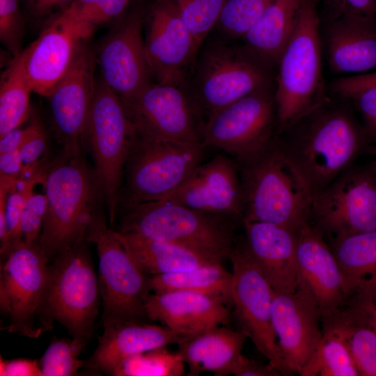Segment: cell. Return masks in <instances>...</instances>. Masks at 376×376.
Wrapping results in <instances>:
<instances>
[{"mask_svg":"<svg viewBox=\"0 0 376 376\" xmlns=\"http://www.w3.org/2000/svg\"><path fill=\"white\" fill-rule=\"evenodd\" d=\"M321 314L308 288L301 282L292 292L274 291L272 323L285 368L299 374L323 336Z\"/></svg>","mask_w":376,"mask_h":376,"instance_id":"19","label":"cell"},{"mask_svg":"<svg viewBox=\"0 0 376 376\" xmlns=\"http://www.w3.org/2000/svg\"><path fill=\"white\" fill-rule=\"evenodd\" d=\"M87 242L95 244L98 254L102 320L147 322L149 276L133 260L120 233L108 228L104 219L92 229Z\"/></svg>","mask_w":376,"mask_h":376,"instance_id":"12","label":"cell"},{"mask_svg":"<svg viewBox=\"0 0 376 376\" xmlns=\"http://www.w3.org/2000/svg\"><path fill=\"white\" fill-rule=\"evenodd\" d=\"M233 159L243 194L242 221L267 222L297 233L309 221L311 196L282 153L276 136Z\"/></svg>","mask_w":376,"mask_h":376,"instance_id":"3","label":"cell"},{"mask_svg":"<svg viewBox=\"0 0 376 376\" xmlns=\"http://www.w3.org/2000/svg\"><path fill=\"white\" fill-rule=\"evenodd\" d=\"M337 15L352 14L376 21V0H334Z\"/></svg>","mask_w":376,"mask_h":376,"instance_id":"47","label":"cell"},{"mask_svg":"<svg viewBox=\"0 0 376 376\" xmlns=\"http://www.w3.org/2000/svg\"><path fill=\"white\" fill-rule=\"evenodd\" d=\"M274 0H227L215 27L221 36L241 40Z\"/></svg>","mask_w":376,"mask_h":376,"instance_id":"37","label":"cell"},{"mask_svg":"<svg viewBox=\"0 0 376 376\" xmlns=\"http://www.w3.org/2000/svg\"><path fill=\"white\" fill-rule=\"evenodd\" d=\"M334 313L376 332V284L354 291Z\"/></svg>","mask_w":376,"mask_h":376,"instance_id":"41","label":"cell"},{"mask_svg":"<svg viewBox=\"0 0 376 376\" xmlns=\"http://www.w3.org/2000/svg\"><path fill=\"white\" fill-rule=\"evenodd\" d=\"M136 136L120 98L101 79L96 81L84 141L91 150L111 225L118 209L125 162Z\"/></svg>","mask_w":376,"mask_h":376,"instance_id":"9","label":"cell"},{"mask_svg":"<svg viewBox=\"0 0 376 376\" xmlns=\"http://www.w3.org/2000/svg\"><path fill=\"white\" fill-rule=\"evenodd\" d=\"M25 132L26 128L19 126L0 136V154L20 148Z\"/></svg>","mask_w":376,"mask_h":376,"instance_id":"50","label":"cell"},{"mask_svg":"<svg viewBox=\"0 0 376 376\" xmlns=\"http://www.w3.org/2000/svg\"><path fill=\"white\" fill-rule=\"evenodd\" d=\"M22 35L17 0H0V39L14 57L22 52Z\"/></svg>","mask_w":376,"mask_h":376,"instance_id":"42","label":"cell"},{"mask_svg":"<svg viewBox=\"0 0 376 376\" xmlns=\"http://www.w3.org/2000/svg\"><path fill=\"white\" fill-rule=\"evenodd\" d=\"M309 221L328 244L376 230V159L353 164L313 194Z\"/></svg>","mask_w":376,"mask_h":376,"instance_id":"10","label":"cell"},{"mask_svg":"<svg viewBox=\"0 0 376 376\" xmlns=\"http://www.w3.org/2000/svg\"><path fill=\"white\" fill-rule=\"evenodd\" d=\"M324 31L327 58L333 72L357 75L376 71V21L336 15Z\"/></svg>","mask_w":376,"mask_h":376,"instance_id":"26","label":"cell"},{"mask_svg":"<svg viewBox=\"0 0 376 376\" xmlns=\"http://www.w3.org/2000/svg\"><path fill=\"white\" fill-rule=\"evenodd\" d=\"M103 333L84 366L112 375L127 358L154 348L178 344L183 337L162 325L102 319Z\"/></svg>","mask_w":376,"mask_h":376,"instance_id":"24","label":"cell"},{"mask_svg":"<svg viewBox=\"0 0 376 376\" xmlns=\"http://www.w3.org/2000/svg\"><path fill=\"white\" fill-rule=\"evenodd\" d=\"M130 0H75L61 12L94 31L102 24L120 19Z\"/></svg>","mask_w":376,"mask_h":376,"instance_id":"40","label":"cell"},{"mask_svg":"<svg viewBox=\"0 0 376 376\" xmlns=\"http://www.w3.org/2000/svg\"><path fill=\"white\" fill-rule=\"evenodd\" d=\"M143 30L152 81L182 89L201 47L169 0L154 1Z\"/></svg>","mask_w":376,"mask_h":376,"instance_id":"15","label":"cell"},{"mask_svg":"<svg viewBox=\"0 0 376 376\" xmlns=\"http://www.w3.org/2000/svg\"><path fill=\"white\" fill-rule=\"evenodd\" d=\"M277 134L274 91L268 86L211 116L203 125L202 143L236 158L263 146Z\"/></svg>","mask_w":376,"mask_h":376,"instance_id":"14","label":"cell"},{"mask_svg":"<svg viewBox=\"0 0 376 376\" xmlns=\"http://www.w3.org/2000/svg\"><path fill=\"white\" fill-rule=\"evenodd\" d=\"M206 148L201 143L137 134L125 162L118 207L163 199L204 162Z\"/></svg>","mask_w":376,"mask_h":376,"instance_id":"8","label":"cell"},{"mask_svg":"<svg viewBox=\"0 0 376 376\" xmlns=\"http://www.w3.org/2000/svg\"><path fill=\"white\" fill-rule=\"evenodd\" d=\"M24 168L20 148L0 154V174L16 175Z\"/></svg>","mask_w":376,"mask_h":376,"instance_id":"49","label":"cell"},{"mask_svg":"<svg viewBox=\"0 0 376 376\" xmlns=\"http://www.w3.org/2000/svg\"><path fill=\"white\" fill-rule=\"evenodd\" d=\"M322 330H330L345 343L361 376H376V332L336 313L322 318Z\"/></svg>","mask_w":376,"mask_h":376,"instance_id":"33","label":"cell"},{"mask_svg":"<svg viewBox=\"0 0 376 376\" xmlns=\"http://www.w3.org/2000/svg\"><path fill=\"white\" fill-rule=\"evenodd\" d=\"M133 260L147 276L183 272L213 262L177 244L119 232Z\"/></svg>","mask_w":376,"mask_h":376,"instance_id":"29","label":"cell"},{"mask_svg":"<svg viewBox=\"0 0 376 376\" xmlns=\"http://www.w3.org/2000/svg\"><path fill=\"white\" fill-rule=\"evenodd\" d=\"M121 101L139 136L202 143V123L181 88L152 81Z\"/></svg>","mask_w":376,"mask_h":376,"instance_id":"16","label":"cell"},{"mask_svg":"<svg viewBox=\"0 0 376 376\" xmlns=\"http://www.w3.org/2000/svg\"><path fill=\"white\" fill-rule=\"evenodd\" d=\"M88 243L82 241L66 248L48 264L41 305L45 331L58 322L84 348L93 336L101 304Z\"/></svg>","mask_w":376,"mask_h":376,"instance_id":"5","label":"cell"},{"mask_svg":"<svg viewBox=\"0 0 376 376\" xmlns=\"http://www.w3.org/2000/svg\"><path fill=\"white\" fill-rule=\"evenodd\" d=\"M149 320L157 321L181 337L227 324L230 311L212 296L190 292L151 293L146 305Z\"/></svg>","mask_w":376,"mask_h":376,"instance_id":"25","label":"cell"},{"mask_svg":"<svg viewBox=\"0 0 376 376\" xmlns=\"http://www.w3.org/2000/svg\"><path fill=\"white\" fill-rule=\"evenodd\" d=\"M320 19L315 0H303L298 22L278 61L274 90L278 133L329 97L322 74Z\"/></svg>","mask_w":376,"mask_h":376,"instance_id":"7","label":"cell"},{"mask_svg":"<svg viewBox=\"0 0 376 376\" xmlns=\"http://www.w3.org/2000/svg\"><path fill=\"white\" fill-rule=\"evenodd\" d=\"M144 15L121 17L102 42L97 63L101 80L120 100L130 98L152 82L143 37Z\"/></svg>","mask_w":376,"mask_h":376,"instance_id":"18","label":"cell"},{"mask_svg":"<svg viewBox=\"0 0 376 376\" xmlns=\"http://www.w3.org/2000/svg\"><path fill=\"white\" fill-rule=\"evenodd\" d=\"M245 247L274 291L292 292L299 285L297 233L274 224L242 221Z\"/></svg>","mask_w":376,"mask_h":376,"instance_id":"23","label":"cell"},{"mask_svg":"<svg viewBox=\"0 0 376 376\" xmlns=\"http://www.w3.org/2000/svg\"><path fill=\"white\" fill-rule=\"evenodd\" d=\"M333 90L338 97L353 103L363 119L368 145L376 144V81L347 76L337 79Z\"/></svg>","mask_w":376,"mask_h":376,"instance_id":"36","label":"cell"},{"mask_svg":"<svg viewBox=\"0 0 376 376\" xmlns=\"http://www.w3.org/2000/svg\"><path fill=\"white\" fill-rule=\"evenodd\" d=\"M329 245L340 267L348 297L359 288L376 284V230L349 235Z\"/></svg>","mask_w":376,"mask_h":376,"instance_id":"30","label":"cell"},{"mask_svg":"<svg viewBox=\"0 0 376 376\" xmlns=\"http://www.w3.org/2000/svg\"><path fill=\"white\" fill-rule=\"evenodd\" d=\"M201 47L215 28L227 0H169Z\"/></svg>","mask_w":376,"mask_h":376,"instance_id":"38","label":"cell"},{"mask_svg":"<svg viewBox=\"0 0 376 376\" xmlns=\"http://www.w3.org/2000/svg\"><path fill=\"white\" fill-rule=\"evenodd\" d=\"M301 376H359L344 341L336 333L323 330V336L311 359L299 374Z\"/></svg>","mask_w":376,"mask_h":376,"instance_id":"34","label":"cell"},{"mask_svg":"<svg viewBox=\"0 0 376 376\" xmlns=\"http://www.w3.org/2000/svg\"><path fill=\"white\" fill-rule=\"evenodd\" d=\"M232 272L221 262H213L196 268L172 274L149 276L151 292L190 291L217 298L232 305Z\"/></svg>","mask_w":376,"mask_h":376,"instance_id":"31","label":"cell"},{"mask_svg":"<svg viewBox=\"0 0 376 376\" xmlns=\"http://www.w3.org/2000/svg\"><path fill=\"white\" fill-rule=\"evenodd\" d=\"M1 376H42L36 360L17 359L4 360L0 358Z\"/></svg>","mask_w":376,"mask_h":376,"instance_id":"46","label":"cell"},{"mask_svg":"<svg viewBox=\"0 0 376 376\" xmlns=\"http://www.w3.org/2000/svg\"><path fill=\"white\" fill-rule=\"evenodd\" d=\"M235 40L221 36L202 45L182 88L202 125L225 107L271 86L269 67Z\"/></svg>","mask_w":376,"mask_h":376,"instance_id":"4","label":"cell"},{"mask_svg":"<svg viewBox=\"0 0 376 376\" xmlns=\"http://www.w3.org/2000/svg\"><path fill=\"white\" fill-rule=\"evenodd\" d=\"M303 0H274L242 39L268 67L277 64L293 35Z\"/></svg>","mask_w":376,"mask_h":376,"instance_id":"28","label":"cell"},{"mask_svg":"<svg viewBox=\"0 0 376 376\" xmlns=\"http://www.w3.org/2000/svg\"><path fill=\"white\" fill-rule=\"evenodd\" d=\"M75 0H27L29 9L35 17L43 18L55 12L61 13Z\"/></svg>","mask_w":376,"mask_h":376,"instance_id":"48","label":"cell"},{"mask_svg":"<svg viewBox=\"0 0 376 376\" xmlns=\"http://www.w3.org/2000/svg\"><path fill=\"white\" fill-rule=\"evenodd\" d=\"M49 261L39 240H22L1 256L0 310L7 322L3 329L30 338L46 332L41 305Z\"/></svg>","mask_w":376,"mask_h":376,"instance_id":"11","label":"cell"},{"mask_svg":"<svg viewBox=\"0 0 376 376\" xmlns=\"http://www.w3.org/2000/svg\"><path fill=\"white\" fill-rule=\"evenodd\" d=\"M329 98L278 133L276 139L311 196L354 164L368 146L346 100Z\"/></svg>","mask_w":376,"mask_h":376,"instance_id":"1","label":"cell"},{"mask_svg":"<svg viewBox=\"0 0 376 376\" xmlns=\"http://www.w3.org/2000/svg\"><path fill=\"white\" fill-rule=\"evenodd\" d=\"M47 210L39 244L49 260L66 248L87 241L104 219L99 211L103 191L95 168L82 153H62L50 164L44 183Z\"/></svg>","mask_w":376,"mask_h":376,"instance_id":"2","label":"cell"},{"mask_svg":"<svg viewBox=\"0 0 376 376\" xmlns=\"http://www.w3.org/2000/svg\"><path fill=\"white\" fill-rule=\"evenodd\" d=\"M96 57L81 42L67 72L48 97L54 132L68 155L82 153L96 81Z\"/></svg>","mask_w":376,"mask_h":376,"instance_id":"17","label":"cell"},{"mask_svg":"<svg viewBox=\"0 0 376 376\" xmlns=\"http://www.w3.org/2000/svg\"><path fill=\"white\" fill-rule=\"evenodd\" d=\"M25 50L15 56L0 84V136L22 125L31 115L32 88L25 67Z\"/></svg>","mask_w":376,"mask_h":376,"instance_id":"32","label":"cell"},{"mask_svg":"<svg viewBox=\"0 0 376 376\" xmlns=\"http://www.w3.org/2000/svg\"><path fill=\"white\" fill-rule=\"evenodd\" d=\"M230 375L235 376H279L281 373L269 362L267 364L242 354L233 368Z\"/></svg>","mask_w":376,"mask_h":376,"instance_id":"45","label":"cell"},{"mask_svg":"<svg viewBox=\"0 0 376 376\" xmlns=\"http://www.w3.org/2000/svg\"><path fill=\"white\" fill-rule=\"evenodd\" d=\"M120 230L179 244L221 261L235 248L232 217L195 210L159 200L123 207Z\"/></svg>","mask_w":376,"mask_h":376,"instance_id":"6","label":"cell"},{"mask_svg":"<svg viewBox=\"0 0 376 376\" xmlns=\"http://www.w3.org/2000/svg\"><path fill=\"white\" fill-rule=\"evenodd\" d=\"M185 363L178 352L166 347L154 348L132 355L113 371L114 376H180Z\"/></svg>","mask_w":376,"mask_h":376,"instance_id":"35","label":"cell"},{"mask_svg":"<svg viewBox=\"0 0 376 376\" xmlns=\"http://www.w3.org/2000/svg\"><path fill=\"white\" fill-rule=\"evenodd\" d=\"M92 36L61 13L27 48L25 67L33 92L49 97L67 72L78 45Z\"/></svg>","mask_w":376,"mask_h":376,"instance_id":"21","label":"cell"},{"mask_svg":"<svg viewBox=\"0 0 376 376\" xmlns=\"http://www.w3.org/2000/svg\"><path fill=\"white\" fill-rule=\"evenodd\" d=\"M365 152L374 156L376 159V144L368 145Z\"/></svg>","mask_w":376,"mask_h":376,"instance_id":"52","label":"cell"},{"mask_svg":"<svg viewBox=\"0 0 376 376\" xmlns=\"http://www.w3.org/2000/svg\"><path fill=\"white\" fill-rule=\"evenodd\" d=\"M47 210L45 195L33 193L27 199L22 219V240L26 243L39 240Z\"/></svg>","mask_w":376,"mask_h":376,"instance_id":"43","label":"cell"},{"mask_svg":"<svg viewBox=\"0 0 376 376\" xmlns=\"http://www.w3.org/2000/svg\"><path fill=\"white\" fill-rule=\"evenodd\" d=\"M357 76L359 79L366 81H376V71L369 73L357 75Z\"/></svg>","mask_w":376,"mask_h":376,"instance_id":"51","label":"cell"},{"mask_svg":"<svg viewBox=\"0 0 376 376\" xmlns=\"http://www.w3.org/2000/svg\"><path fill=\"white\" fill-rule=\"evenodd\" d=\"M232 263L233 315L242 331L281 375H288L272 323L274 290L258 268L244 244L229 256Z\"/></svg>","mask_w":376,"mask_h":376,"instance_id":"13","label":"cell"},{"mask_svg":"<svg viewBox=\"0 0 376 376\" xmlns=\"http://www.w3.org/2000/svg\"><path fill=\"white\" fill-rule=\"evenodd\" d=\"M247 337L240 329L216 326L185 336L178 352L189 367V376L212 372L216 376L230 375L242 354Z\"/></svg>","mask_w":376,"mask_h":376,"instance_id":"27","label":"cell"},{"mask_svg":"<svg viewBox=\"0 0 376 376\" xmlns=\"http://www.w3.org/2000/svg\"><path fill=\"white\" fill-rule=\"evenodd\" d=\"M24 141L20 152L24 165L34 164L44 155L47 146V138L44 127L36 115L26 127Z\"/></svg>","mask_w":376,"mask_h":376,"instance_id":"44","label":"cell"},{"mask_svg":"<svg viewBox=\"0 0 376 376\" xmlns=\"http://www.w3.org/2000/svg\"><path fill=\"white\" fill-rule=\"evenodd\" d=\"M84 349L72 338L52 339L39 361L42 375H77L85 365V361L79 359Z\"/></svg>","mask_w":376,"mask_h":376,"instance_id":"39","label":"cell"},{"mask_svg":"<svg viewBox=\"0 0 376 376\" xmlns=\"http://www.w3.org/2000/svg\"><path fill=\"white\" fill-rule=\"evenodd\" d=\"M297 260L299 280L314 297L321 320L332 315L348 295L333 251L309 221L297 233Z\"/></svg>","mask_w":376,"mask_h":376,"instance_id":"22","label":"cell"},{"mask_svg":"<svg viewBox=\"0 0 376 376\" xmlns=\"http://www.w3.org/2000/svg\"><path fill=\"white\" fill-rule=\"evenodd\" d=\"M162 200L242 221L240 179L234 159L226 154L203 162Z\"/></svg>","mask_w":376,"mask_h":376,"instance_id":"20","label":"cell"}]
</instances>
